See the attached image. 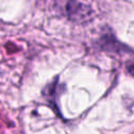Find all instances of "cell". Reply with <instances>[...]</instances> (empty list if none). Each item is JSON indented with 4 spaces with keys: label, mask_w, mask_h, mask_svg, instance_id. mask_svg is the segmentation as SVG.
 <instances>
[{
    "label": "cell",
    "mask_w": 134,
    "mask_h": 134,
    "mask_svg": "<svg viewBox=\"0 0 134 134\" xmlns=\"http://www.w3.org/2000/svg\"><path fill=\"white\" fill-rule=\"evenodd\" d=\"M91 9L86 4L76 0H69L66 3V15L67 17L75 22H83L89 18Z\"/></svg>",
    "instance_id": "obj_1"
},
{
    "label": "cell",
    "mask_w": 134,
    "mask_h": 134,
    "mask_svg": "<svg viewBox=\"0 0 134 134\" xmlns=\"http://www.w3.org/2000/svg\"><path fill=\"white\" fill-rule=\"evenodd\" d=\"M128 71L132 74V76H134V65H130V66H128Z\"/></svg>",
    "instance_id": "obj_2"
}]
</instances>
